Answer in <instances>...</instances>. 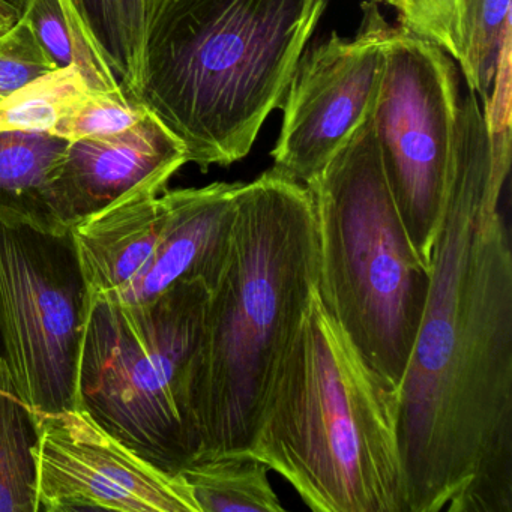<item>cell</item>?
Returning <instances> with one entry per match:
<instances>
[{
	"label": "cell",
	"instance_id": "obj_1",
	"mask_svg": "<svg viewBox=\"0 0 512 512\" xmlns=\"http://www.w3.org/2000/svg\"><path fill=\"white\" fill-rule=\"evenodd\" d=\"M511 137L460 103L430 290L400 385L407 512H512Z\"/></svg>",
	"mask_w": 512,
	"mask_h": 512
},
{
	"label": "cell",
	"instance_id": "obj_2",
	"mask_svg": "<svg viewBox=\"0 0 512 512\" xmlns=\"http://www.w3.org/2000/svg\"><path fill=\"white\" fill-rule=\"evenodd\" d=\"M317 289L313 199L274 170L242 184L190 376L203 458L245 455L263 398Z\"/></svg>",
	"mask_w": 512,
	"mask_h": 512
},
{
	"label": "cell",
	"instance_id": "obj_3",
	"mask_svg": "<svg viewBox=\"0 0 512 512\" xmlns=\"http://www.w3.org/2000/svg\"><path fill=\"white\" fill-rule=\"evenodd\" d=\"M316 512H407L400 385L371 367L313 293L263 398L247 454Z\"/></svg>",
	"mask_w": 512,
	"mask_h": 512
},
{
	"label": "cell",
	"instance_id": "obj_4",
	"mask_svg": "<svg viewBox=\"0 0 512 512\" xmlns=\"http://www.w3.org/2000/svg\"><path fill=\"white\" fill-rule=\"evenodd\" d=\"M331 0H155L137 101L203 173L250 154Z\"/></svg>",
	"mask_w": 512,
	"mask_h": 512
},
{
	"label": "cell",
	"instance_id": "obj_5",
	"mask_svg": "<svg viewBox=\"0 0 512 512\" xmlns=\"http://www.w3.org/2000/svg\"><path fill=\"white\" fill-rule=\"evenodd\" d=\"M305 187L316 218L320 301L365 361L401 385L427 304L430 268L389 190L371 118Z\"/></svg>",
	"mask_w": 512,
	"mask_h": 512
},
{
	"label": "cell",
	"instance_id": "obj_6",
	"mask_svg": "<svg viewBox=\"0 0 512 512\" xmlns=\"http://www.w3.org/2000/svg\"><path fill=\"white\" fill-rule=\"evenodd\" d=\"M208 298L199 281L142 304L89 296L77 409L169 473L200 454L190 376Z\"/></svg>",
	"mask_w": 512,
	"mask_h": 512
},
{
	"label": "cell",
	"instance_id": "obj_7",
	"mask_svg": "<svg viewBox=\"0 0 512 512\" xmlns=\"http://www.w3.org/2000/svg\"><path fill=\"white\" fill-rule=\"evenodd\" d=\"M89 289L73 235L0 221V341L34 412L77 409Z\"/></svg>",
	"mask_w": 512,
	"mask_h": 512
},
{
	"label": "cell",
	"instance_id": "obj_8",
	"mask_svg": "<svg viewBox=\"0 0 512 512\" xmlns=\"http://www.w3.org/2000/svg\"><path fill=\"white\" fill-rule=\"evenodd\" d=\"M460 103L454 59L436 44L389 26L371 121L389 190L428 268L445 206Z\"/></svg>",
	"mask_w": 512,
	"mask_h": 512
},
{
	"label": "cell",
	"instance_id": "obj_9",
	"mask_svg": "<svg viewBox=\"0 0 512 512\" xmlns=\"http://www.w3.org/2000/svg\"><path fill=\"white\" fill-rule=\"evenodd\" d=\"M362 13L356 38L334 32L302 55L287 88L272 170L298 184L313 182L373 115L391 25L367 0Z\"/></svg>",
	"mask_w": 512,
	"mask_h": 512
},
{
	"label": "cell",
	"instance_id": "obj_10",
	"mask_svg": "<svg viewBox=\"0 0 512 512\" xmlns=\"http://www.w3.org/2000/svg\"><path fill=\"white\" fill-rule=\"evenodd\" d=\"M35 418L37 512H200L181 473L149 463L85 410Z\"/></svg>",
	"mask_w": 512,
	"mask_h": 512
},
{
	"label": "cell",
	"instance_id": "obj_11",
	"mask_svg": "<svg viewBox=\"0 0 512 512\" xmlns=\"http://www.w3.org/2000/svg\"><path fill=\"white\" fill-rule=\"evenodd\" d=\"M187 163L184 143L149 110L127 130L68 142L55 182L59 215L70 230L137 185L175 176Z\"/></svg>",
	"mask_w": 512,
	"mask_h": 512
},
{
	"label": "cell",
	"instance_id": "obj_12",
	"mask_svg": "<svg viewBox=\"0 0 512 512\" xmlns=\"http://www.w3.org/2000/svg\"><path fill=\"white\" fill-rule=\"evenodd\" d=\"M242 182H215L202 188L166 190V217L151 259L124 289L101 298L142 304L185 283H203L209 292L229 256L236 199Z\"/></svg>",
	"mask_w": 512,
	"mask_h": 512
},
{
	"label": "cell",
	"instance_id": "obj_13",
	"mask_svg": "<svg viewBox=\"0 0 512 512\" xmlns=\"http://www.w3.org/2000/svg\"><path fill=\"white\" fill-rule=\"evenodd\" d=\"M172 178L154 176L71 227L89 296L113 295L145 268L163 229V193Z\"/></svg>",
	"mask_w": 512,
	"mask_h": 512
},
{
	"label": "cell",
	"instance_id": "obj_14",
	"mask_svg": "<svg viewBox=\"0 0 512 512\" xmlns=\"http://www.w3.org/2000/svg\"><path fill=\"white\" fill-rule=\"evenodd\" d=\"M67 146L41 131H0V221L68 232L55 194Z\"/></svg>",
	"mask_w": 512,
	"mask_h": 512
},
{
	"label": "cell",
	"instance_id": "obj_15",
	"mask_svg": "<svg viewBox=\"0 0 512 512\" xmlns=\"http://www.w3.org/2000/svg\"><path fill=\"white\" fill-rule=\"evenodd\" d=\"M155 0H61L74 38L137 101L146 25Z\"/></svg>",
	"mask_w": 512,
	"mask_h": 512
},
{
	"label": "cell",
	"instance_id": "obj_16",
	"mask_svg": "<svg viewBox=\"0 0 512 512\" xmlns=\"http://www.w3.org/2000/svg\"><path fill=\"white\" fill-rule=\"evenodd\" d=\"M37 439L35 412L0 356V512H37Z\"/></svg>",
	"mask_w": 512,
	"mask_h": 512
},
{
	"label": "cell",
	"instance_id": "obj_17",
	"mask_svg": "<svg viewBox=\"0 0 512 512\" xmlns=\"http://www.w3.org/2000/svg\"><path fill=\"white\" fill-rule=\"evenodd\" d=\"M269 467L251 455L203 458L181 470L200 512H283Z\"/></svg>",
	"mask_w": 512,
	"mask_h": 512
},
{
	"label": "cell",
	"instance_id": "obj_18",
	"mask_svg": "<svg viewBox=\"0 0 512 512\" xmlns=\"http://www.w3.org/2000/svg\"><path fill=\"white\" fill-rule=\"evenodd\" d=\"M511 49V0H460V64L470 92L487 104Z\"/></svg>",
	"mask_w": 512,
	"mask_h": 512
},
{
	"label": "cell",
	"instance_id": "obj_19",
	"mask_svg": "<svg viewBox=\"0 0 512 512\" xmlns=\"http://www.w3.org/2000/svg\"><path fill=\"white\" fill-rule=\"evenodd\" d=\"M91 91L82 71L58 68L0 101V131H41L53 134L85 92Z\"/></svg>",
	"mask_w": 512,
	"mask_h": 512
},
{
	"label": "cell",
	"instance_id": "obj_20",
	"mask_svg": "<svg viewBox=\"0 0 512 512\" xmlns=\"http://www.w3.org/2000/svg\"><path fill=\"white\" fill-rule=\"evenodd\" d=\"M23 14L56 68L76 65L91 91L125 95L118 79L107 73L74 38L61 0H28Z\"/></svg>",
	"mask_w": 512,
	"mask_h": 512
},
{
	"label": "cell",
	"instance_id": "obj_21",
	"mask_svg": "<svg viewBox=\"0 0 512 512\" xmlns=\"http://www.w3.org/2000/svg\"><path fill=\"white\" fill-rule=\"evenodd\" d=\"M148 109L127 95L88 91L68 110L53 136L73 142L88 137L110 136L140 121Z\"/></svg>",
	"mask_w": 512,
	"mask_h": 512
},
{
	"label": "cell",
	"instance_id": "obj_22",
	"mask_svg": "<svg viewBox=\"0 0 512 512\" xmlns=\"http://www.w3.org/2000/svg\"><path fill=\"white\" fill-rule=\"evenodd\" d=\"M370 4L392 8L397 13V28L430 41L460 58V0H367Z\"/></svg>",
	"mask_w": 512,
	"mask_h": 512
},
{
	"label": "cell",
	"instance_id": "obj_23",
	"mask_svg": "<svg viewBox=\"0 0 512 512\" xmlns=\"http://www.w3.org/2000/svg\"><path fill=\"white\" fill-rule=\"evenodd\" d=\"M55 70L25 14L0 34V101Z\"/></svg>",
	"mask_w": 512,
	"mask_h": 512
},
{
	"label": "cell",
	"instance_id": "obj_24",
	"mask_svg": "<svg viewBox=\"0 0 512 512\" xmlns=\"http://www.w3.org/2000/svg\"><path fill=\"white\" fill-rule=\"evenodd\" d=\"M20 17H22V13H20L19 10L0 2V34H4L5 31H8Z\"/></svg>",
	"mask_w": 512,
	"mask_h": 512
},
{
	"label": "cell",
	"instance_id": "obj_25",
	"mask_svg": "<svg viewBox=\"0 0 512 512\" xmlns=\"http://www.w3.org/2000/svg\"><path fill=\"white\" fill-rule=\"evenodd\" d=\"M2 4L10 5V7L16 8L20 13H23L26 8V4H28V0H0Z\"/></svg>",
	"mask_w": 512,
	"mask_h": 512
},
{
	"label": "cell",
	"instance_id": "obj_26",
	"mask_svg": "<svg viewBox=\"0 0 512 512\" xmlns=\"http://www.w3.org/2000/svg\"><path fill=\"white\" fill-rule=\"evenodd\" d=\"M0 356L4 358V353H2V341H0Z\"/></svg>",
	"mask_w": 512,
	"mask_h": 512
}]
</instances>
